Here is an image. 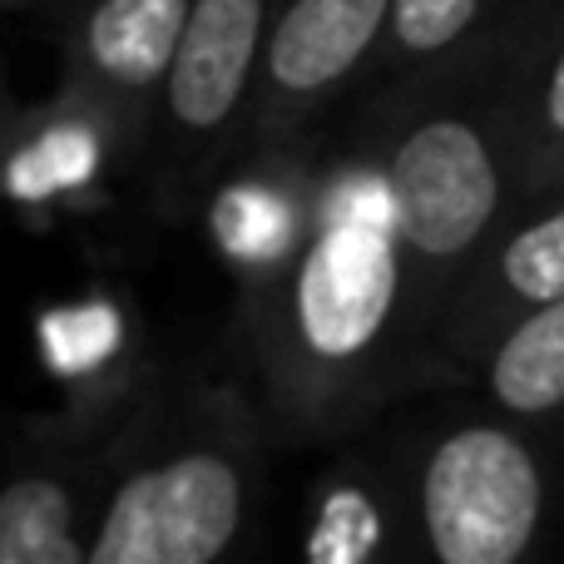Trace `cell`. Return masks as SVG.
I'll list each match as a JSON object with an SVG mask.
<instances>
[{
    "mask_svg": "<svg viewBox=\"0 0 564 564\" xmlns=\"http://www.w3.org/2000/svg\"><path fill=\"white\" fill-rule=\"evenodd\" d=\"M496 164L486 139L460 119L421 124L391 164V198H397V228L411 248L431 258H451L486 234L496 214Z\"/></svg>",
    "mask_w": 564,
    "mask_h": 564,
    "instance_id": "3957f363",
    "label": "cell"
},
{
    "mask_svg": "<svg viewBox=\"0 0 564 564\" xmlns=\"http://www.w3.org/2000/svg\"><path fill=\"white\" fill-rule=\"evenodd\" d=\"M307 564H406V535L367 486H332L312 516Z\"/></svg>",
    "mask_w": 564,
    "mask_h": 564,
    "instance_id": "30bf717a",
    "label": "cell"
},
{
    "mask_svg": "<svg viewBox=\"0 0 564 564\" xmlns=\"http://www.w3.org/2000/svg\"><path fill=\"white\" fill-rule=\"evenodd\" d=\"M397 297V253L387 228L332 224L297 278L302 337L322 357H357L381 332Z\"/></svg>",
    "mask_w": 564,
    "mask_h": 564,
    "instance_id": "277c9868",
    "label": "cell"
},
{
    "mask_svg": "<svg viewBox=\"0 0 564 564\" xmlns=\"http://www.w3.org/2000/svg\"><path fill=\"white\" fill-rule=\"evenodd\" d=\"M40 337H45V351L59 371H89L119 347V312L105 307V302L50 312L40 322Z\"/></svg>",
    "mask_w": 564,
    "mask_h": 564,
    "instance_id": "4fadbf2b",
    "label": "cell"
},
{
    "mask_svg": "<svg viewBox=\"0 0 564 564\" xmlns=\"http://www.w3.org/2000/svg\"><path fill=\"white\" fill-rule=\"evenodd\" d=\"M480 0H397V35L411 50H441L476 20Z\"/></svg>",
    "mask_w": 564,
    "mask_h": 564,
    "instance_id": "9a60e30c",
    "label": "cell"
},
{
    "mask_svg": "<svg viewBox=\"0 0 564 564\" xmlns=\"http://www.w3.org/2000/svg\"><path fill=\"white\" fill-rule=\"evenodd\" d=\"M243 470L224 451H178L129 470L95 520L89 564H224L243 535Z\"/></svg>",
    "mask_w": 564,
    "mask_h": 564,
    "instance_id": "7a4b0ae2",
    "label": "cell"
},
{
    "mask_svg": "<svg viewBox=\"0 0 564 564\" xmlns=\"http://www.w3.org/2000/svg\"><path fill=\"white\" fill-rule=\"evenodd\" d=\"M545 476L510 431L466 426L426 456L411 496L406 564H530Z\"/></svg>",
    "mask_w": 564,
    "mask_h": 564,
    "instance_id": "6da1fadb",
    "label": "cell"
},
{
    "mask_svg": "<svg viewBox=\"0 0 564 564\" xmlns=\"http://www.w3.org/2000/svg\"><path fill=\"white\" fill-rule=\"evenodd\" d=\"M490 387L516 416H545L564 406V302L540 307L510 332L490 367Z\"/></svg>",
    "mask_w": 564,
    "mask_h": 564,
    "instance_id": "9c48e42d",
    "label": "cell"
},
{
    "mask_svg": "<svg viewBox=\"0 0 564 564\" xmlns=\"http://www.w3.org/2000/svg\"><path fill=\"white\" fill-rule=\"evenodd\" d=\"M545 115H550V124L564 134V55H560V65H555V79H550V95H545Z\"/></svg>",
    "mask_w": 564,
    "mask_h": 564,
    "instance_id": "2e32d148",
    "label": "cell"
},
{
    "mask_svg": "<svg viewBox=\"0 0 564 564\" xmlns=\"http://www.w3.org/2000/svg\"><path fill=\"white\" fill-rule=\"evenodd\" d=\"M214 228L218 243L234 258L268 263L288 243V208L278 204V194H263V188H228L214 204Z\"/></svg>",
    "mask_w": 564,
    "mask_h": 564,
    "instance_id": "7c38bea8",
    "label": "cell"
},
{
    "mask_svg": "<svg viewBox=\"0 0 564 564\" xmlns=\"http://www.w3.org/2000/svg\"><path fill=\"white\" fill-rule=\"evenodd\" d=\"M188 15V0H105L89 20V55L119 85H149L174 69Z\"/></svg>",
    "mask_w": 564,
    "mask_h": 564,
    "instance_id": "52a82bcc",
    "label": "cell"
},
{
    "mask_svg": "<svg viewBox=\"0 0 564 564\" xmlns=\"http://www.w3.org/2000/svg\"><path fill=\"white\" fill-rule=\"evenodd\" d=\"M391 0H297L282 15L268 69L282 89H322L357 65V55L381 30Z\"/></svg>",
    "mask_w": 564,
    "mask_h": 564,
    "instance_id": "8992f818",
    "label": "cell"
},
{
    "mask_svg": "<svg viewBox=\"0 0 564 564\" xmlns=\"http://www.w3.org/2000/svg\"><path fill=\"white\" fill-rule=\"evenodd\" d=\"M506 282L530 302H564V214L525 228L506 248Z\"/></svg>",
    "mask_w": 564,
    "mask_h": 564,
    "instance_id": "5bb4252c",
    "label": "cell"
},
{
    "mask_svg": "<svg viewBox=\"0 0 564 564\" xmlns=\"http://www.w3.org/2000/svg\"><path fill=\"white\" fill-rule=\"evenodd\" d=\"M263 30V0H198L184 45L169 69V105L184 124L208 129L228 119L243 95L248 65Z\"/></svg>",
    "mask_w": 564,
    "mask_h": 564,
    "instance_id": "5b68a950",
    "label": "cell"
},
{
    "mask_svg": "<svg viewBox=\"0 0 564 564\" xmlns=\"http://www.w3.org/2000/svg\"><path fill=\"white\" fill-rule=\"evenodd\" d=\"M89 169H95V134L79 124H65V129H50L25 154H15L10 188H15V198H45L55 188L85 184Z\"/></svg>",
    "mask_w": 564,
    "mask_h": 564,
    "instance_id": "8fae6325",
    "label": "cell"
},
{
    "mask_svg": "<svg viewBox=\"0 0 564 564\" xmlns=\"http://www.w3.org/2000/svg\"><path fill=\"white\" fill-rule=\"evenodd\" d=\"M95 530H79V500L55 476H20L0 496V564H89Z\"/></svg>",
    "mask_w": 564,
    "mask_h": 564,
    "instance_id": "ba28073f",
    "label": "cell"
}]
</instances>
